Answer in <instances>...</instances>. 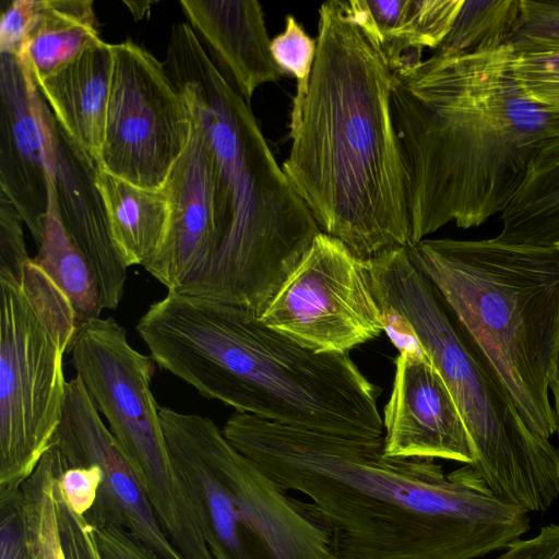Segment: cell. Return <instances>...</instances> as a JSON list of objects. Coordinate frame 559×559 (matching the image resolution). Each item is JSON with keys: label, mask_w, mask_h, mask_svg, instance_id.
<instances>
[{"label": "cell", "mask_w": 559, "mask_h": 559, "mask_svg": "<svg viewBox=\"0 0 559 559\" xmlns=\"http://www.w3.org/2000/svg\"><path fill=\"white\" fill-rule=\"evenodd\" d=\"M227 440L329 523L336 559H475L530 528L469 464L448 474L432 459L388 456L383 437L352 438L235 412Z\"/></svg>", "instance_id": "cell-1"}, {"label": "cell", "mask_w": 559, "mask_h": 559, "mask_svg": "<svg viewBox=\"0 0 559 559\" xmlns=\"http://www.w3.org/2000/svg\"><path fill=\"white\" fill-rule=\"evenodd\" d=\"M318 16L316 61L282 168L320 231L370 261L412 246L394 68L366 0L325 1Z\"/></svg>", "instance_id": "cell-2"}, {"label": "cell", "mask_w": 559, "mask_h": 559, "mask_svg": "<svg viewBox=\"0 0 559 559\" xmlns=\"http://www.w3.org/2000/svg\"><path fill=\"white\" fill-rule=\"evenodd\" d=\"M511 44L394 70L392 114L408 177L412 245L449 223L467 229L502 213L559 112L518 81Z\"/></svg>", "instance_id": "cell-3"}, {"label": "cell", "mask_w": 559, "mask_h": 559, "mask_svg": "<svg viewBox=\"0 0 559 559\" xmlns=\"http://www.w3.org/2000/svg\"><path fill=\"white\" fill-rule=\"evenodd\" d=\"M136 332L157 366L235 412L331 435L383 437L381 390L348 354L306 349L249 309L167 292Z\"/></svg>", "instance_id": "cell-4"}, {"label": "cell", "mask_w": 559, "mask_h": 559, "mask_svg": "<svg viewBox=\"0 0 559 559\" xmlns=\"http://www.w3.org/2000/svg\"><path fill=\"white\" fill-rule=\"evenodd\" d=\"M164 66L210 147L221 240L209 267L177 292L260 316L321 231L188 22L173 25Z\"/></svg>", "instance_id": "cell-5"}, {"label": "cell", "mask_w": 559, "mask_h": 559, "mask_svg": "<svg viewBox=\"0 0 559 559\" xmlns=\"http://www.w3.org/2000/svg\"><path fill=\"white\" fill-rule=\"evenodd\" d=\"M518 409L557 431L549 391L559 359V247L425 238L406 248Z\"/></svg>", "instance_id": "cell-6"}, {"label": "cell", "mask_w": 559, "mask_h": 559, "mask_svg": "<svg viewBox=\"0 0 559 559\" xmlns=\"http://www.w3.org/2000/svg\"><path fill=\"white\" fill-rule=\"evenodd\" d=\"M374 297L411 325L451 392L474 452L472 466L501 499L526 512L559 496V450L518 409L406 248L369 261Z\"/></svg>", "instance_id": "cell-7"}, {"label": "cell", "mask_w": 559, "mask_h": 559, "mask_svg": "<svg viewBox=\"0 0 559 559\" xmlns=\"http://www.w3.org/2000/svg\"><path fill=\"white\" fill-rule=\"evenodd\" d=\"M78 329L68 296L33 258L0 273V499L20 493L52 445Z\"/></svg>", "instance_id": "cell-8"}, {"label": "cell", "mask_w": 559, "mask_h": 559, "mask_svg": "<svg viewBox=\"0 0 559 559\" xmlns=\"http://www.w3.org/2000/svg\"><path fill=\"white\" fill-rule=\"evenodd\" d=\"M99 165L145 189L162 188L187 146L188 108L163 62L131 39L111 44Z\"/></svg>", "instance_id": "cell-9"}, {"label": "cell", "mask_w": 559, "mask_h": 559, "mask_svg": "<svg viewBox=\"0 0 559 559\" xmlns=\"http://www.w3.org/2000/svg\"><path fill=\"white\" fill-rule=\"evenodd\" d=\"M260 319L318 354H348L383 332L368 261L324 233L316 236Z\"/></svg>", "instance_id": "cell-10"}, {"label": "cell", "mask_w": 559, "mask_h": 559, "mask_svg": "<svg viewBox=\"0 0 559 559\" xmlns=\"http://www.w3.org/2000/svg\"><path fill=\"white\" fill-rule=\"evenodd\" d=\"M76 377L133 471L170 457L151 389L155 361L138 352L112 318L79 326L71 346Z\"/></svg>", "instance_id": "cell-11"}, {"label": "cell", "mask_w": 559, "mask_h": 559, "mask_svg": "<svg viewBox=\"0 0 559 559\" xmlns=\"http://www.w3.org/2000/svg\"><path fill=\"white\" fill-rule=\"evenodd\" d=\"M52 443L68 467L94 464L103 472L87 520L122 526L162 559H185L160 527L128 459L78 377L68 382L64 411Z\"/></svg>", "instance_id": "cell-12"}, {"label": "cell", "mask_w": 559, "mask_h": 559, "mask_svg": "<svg viewBox=\"0 0 559 559\" xmlns=\"http://www.w3.org/2000/svg\"><path fill=\"white\" fill-rule=\"evenodd\" d=\"M45 141L49 183L59 218L94 271L104 309L115 310L124 293L127 267L114 246L96 185L99 163L70 138L48 105Z\"/></svg>", "instance_id": "cell-13"}, {"label": "cell", "mask_w": 559, "mask_h": 559, "mask_svg": "<svg viewBox=\"0 0 559 559\" xmlns=\"http://www.w3.org/2000/svg\"><path fill=\"white\" fill-rule=\"evenodd\" d=\"M190 120L187 146L163 186L169 201L166 236L143 266L167 292L194 282L209 267L221 243L213 206L211 152L201 128Z\"/></svg>", "instance_id": "cell-14"}, {"label": "cell", "mask_w": 559, "mask_h": 559, "mask_svg": "<svg viewBox=\"0 0 559 559\" xmlns=\"http://www.w3.org/2000/svg\"><path fill=\"white\" fill-rule=\"evenodd\" d=\"M0 192L21 215L35 243L49 207V174L41 97L26 63L1 53Z\"/></svg>", "instance_id": "cell-15"}, {"label": "cell", "mask_w": 559, "mask_h": 559, "mask_svg": "<svg viewBox=\"0 0 559 559\" xmlns=\"http://www.w3.org/2000/svg\"><path fill=\"white\" fill-rule=\"evenodd\" d=\"M383 408L388 456L443 459L472 465L471 440L445 382L431 360L399 354Z\"/></svg>", "instance_id": "cell-16"}, {"label": "cell", "mask_w": 559, "mask_h": 559, "mask_svg": "<svg viewBox=\"0 0 559 559\" xmlns=\"http://www.w3.org/2000/svg\"><path fill=\"white\" fill-rule=\"evenodd\" d=\"M179 3L188 23L211 48L222 72L249 105L260 86L276 83L286 75L272 55L259 1L181 0Z\"/></svg>", "instance_id": "cell-17"}, {"label": "cell", "mask_w": 559, "mask_h": 559, "mask_svg": "<svg viewBox=\"0 0 559 559\" xmlns=\"http://www.w3.org/2000/svg\"><path fill=\"white\" fill-rule=\"evenodd\" d=\"M112 66L111 44L99 41L35 82L70 138L99 163Z\"/></svg>", "instance_id": "cell-18"}, {"label": "cell", "mask_w": 559, "mask_h": 559, "mask_svg": "<svg viewBox=\"0 0 559 559\" xmlns=\"http://www.w3.org/2000/svg\"><path fill=\"white\" fill-rule=\"evenodd\" d=\"M96 185L106 209L110 236L128 269L144 266L160 248L168 227L169 201L164 187L134 186L100 167Z\"/></svg>", "instance_id": "cell-19"}, {"label": "cell", "mask_w": 559, "mask_h": 559, "mask_svg": "<svg viewBox=\"0 0 559 559\" xmlns=\"http://www.w3.org/2000/svg\"><path fill=\"white\" fill-rule=\"evenodd\" d=\"M509 243L559 247V135L534 158L510 203L501 213L496 237Z\"/></svg>", "instance_id": "cell-20"}, {"label": "cell", "mask_w": 559, "mask_h": 559, "mask_svg": "<svg viewBox=\"0 0 559 559\" xmlns=\"http://www.w3.org/2000/svg\"><path fill=\"white\" fill-rule=\"evenodd\" d=\"M99 41L92 0H40L36 22L17 57L37 82Z\"/></svg>", "instance_id": "cell-21"}, {"label": "cell", "mask_w": 559, "mask_h": 559, "mask_svg": "<svg viewBox=\"0 0 559 559\" xmlns=\"http://www.w3.org/2000/svg\"><path fill=\"white\" fill-rule=\"evenodd\" d=\"M394 70L437 50L449 34L463 0H366Z\"/></svg>", "instance_id": "cell-22"}, {"label": "cell", "mask_w": 559, "mask_h": 559, "mask_svg": "<svg viewBox=\"0 0 559 559\" xmlns=\"http://www.w3.org/2000/svg\"><path fill=\"white\" fill-rule=\"evenodd\" d=\"M49 207L33 260L68 296L79 326L99 318L104 309L94 271L85 255L67 234L50 188Z\"/></svg>", "instance_id": "cell-23"}, {"label": "cell", "mask_w": 559, "mask_h": 559, "mask_svg": "<svg viewBox=\"0 0 559 559\" xmlns=\"http://www.w3.org/2000/svg\"><path fill=\"white\" fill-rule=\"evenodd\" d=\"M519 13L520 0H463L436 52L454 55L511 44Z\"/></svg>", "instance_id": "cell-24"}, {"label": "cell", "mask_w": 559, "mask_h": 559, "mask_svg": "<svg viewBox=\"0 0 559 559\" xmlns=\"http://www.w3.org/2000/svg\"><path fill=\"white\" fill-rule=\"evenodd\" d=\"M513 49V69L522 87L559 112V45L525 44Z\"/></svg>", "instance_id": "cell-25"}, {"label": "cell", "mask_w": 559, "mask_h": 559, "mask_svg": "<svg viewBox=\"0 0 559 559\" xmlns=\"http://www.w3.org/2000/svg\"><path fill=\"white\" fill-rule=\"evenodd\" d=\"M272 55L285 72L296 80L290 117L296 116L307 96L310 78L317 56V39H313L304 26L288 14L284 29L271 39Z\"/></svg>", "instance_id": "cell-26"}, {"label": "cell", "mask_w": 559, "mask_h": 559, "mask_svg": "<svg viewBox=\"0 0 559 559\" xmlns=\"http://www.w3.org/2000/svg\"><path fill=\"white\" fill-rule=\"evenodd\" d=\"M513 47L525 44L559 45V0H520V13L511 37Z\"/></svg>", "instance_id": "cell-27"}, {"label": "cell", "mask_w": 559, "mask_h": 559, "mask_svg": "<svg viewBox=\"0 0 559 559\" xmlns=\"http://www.w3.org/2000/svg\"><path fill=\"white\" fill-rule=\"evenodd\" d=\"M23 219L0 192V272L22 270L32 259L26 250Z\"/></svg>", "instance_id": "cell-28"}, {"label": "cell", "mask_w": 559, "mask_h": 559, "mask_svg": "<svg viewBox=\"0 0 559 559\" xmlns=\"http://www.w3.org/2000/svg\"><path fill=\"white\" fill-rule=\"evenodd\" d=\"M103 481L99 466L64 467L59 475L60 491L69 507L79 515L85 516L94 507Z\"/></svg>", "instance_id": "cell-29"}, {"label": "cell", "mask_w": 559, "mask_h": 559, "mask_svg": "<svg viewBox=\"0 0 559 559\" xmlns=\"http://www.w3.org/2000/svg\"><path fill=\"white\" fill-rule=\"evenodd\" d=\"M87 521L100 559H162L122 526L100 520Z\"/></svg>", "instance_id": "cell-30"}, {"label": "cell", "mask_w": 559, "mask_h": 559, "mask_svg": "<svg viewBox=\"0 0 559 559\" xmlns=\"http://www.w3.org/2000/svg\"><path fill=\"white\" fill-rule=\"evenodd\" d=\"M40 0H13L1 14L0 52L19 56L38 16Z\"/></svg>", "instance_id": "cell-31"}, {"label": "cell", "mask_w": 559, "mask_h": 559, "mask_svg": "<svg viewBox=\"0 0 559 559\" xmlns=\"http://www.w3.org/2000/svg\"><path fill=\"white\" fill-rule=\"evenodd\" d=\"M20 496L0 500V559H27Z\"/></svg>", "instance_id": "cell-32"}, {"label": "cell", "mask_w": 559, "mask_h": 559, "mask_svg": "<svg viewBox=\"0 0 559 559\" xmlns=\"http://www.w3.org/2000/svg\"><path fill=\"white\" fill-rule=\"evenodd\" d=\"M498 559H559V524L546 525L535 536L514 542Z\"/></svg>", "instance_id": "cell-33"}, {"label": "cell", "mask_w": 559, "mask_h": 559, "mask_svg": "<svg viewBox=\"0 0 559 559\" xmlns=\"http://www.w3.org/2000/svg\"><path fill=\"white\" fill-rule=\"evenodd\" d=\"M134 20H141L150 10L152 1H123Z\"/></svg>", "instance_id": "cell-34"}, {"label": "cell", "mask_w": 559, "mask_h": 559, "mask_svg": "<svg viewBox=\"0 0 559 559\" xmlns=\"http://www.w3.org/2000/svg\"><path fill=\"white\" fill-rule=\"evenodd\" d=\"M550 391L554 396V406L552 407H554L556 421H557V431L556 432L559 436V359H558V365H557V371H556L554 381L550 385Z\"/></svg>", "instance_id": "cell-35"}, {"label": "cell", "mask_w": 559, "mask_h": 559, "mask_svg": "<svg viewBox=\"0 0 559 559\" xmlns=\"http://www.w3.org/2000/svg\"><path fill=\"white\" fill-rule=\"evenodd\" d=\"M27 559H33V558L27 554Z\"/></svg>", "instance_id": "cell-36"}]
</instances>
